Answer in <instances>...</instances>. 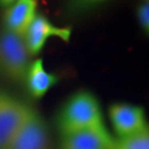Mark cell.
Segmentation results:
<instances>
[{"label":"cell","mask_w":149,"mask_h":149,"mask_svg":"<svg viewBox=\"0 0 149 149\" xmlns=\"http://www.w3.org/2000/svg\"><path fill=\"white\" fill-rule=\"evenodd\" d=\"M38 0H17L3 15L5 29L23 37L38 15Z\"/></svg>","instance_id":"9"},{"label":"cell","mask_w":149,"mask_h":149,"mask_svg":"<svg viewBox=\"0 0 149 149\" xmlns=\"http://www.w3.org/2000/svg\"><path fill=\"white\" fill-rule=\"evenodd\" d=\"M5 149H53L47 122L34 107L28 105Z\"/></svg>","instance_id":"3"},{"label":"cell","mask_w":149,"mask_h":149,"mask_svg":"<svg viewBox=\"0 0 149 149\" xmlns=\"http://www.w3.org/2000/svg\"><path fill=\"white\" fill-rule=\"evenodd\" d=\"M115 137L106 126L90 128L61 136L60 149H114Z\"/></svg>","instance_id":"7"},{"label":"cell","mask_w":149,"mask_h":149,"mask_svg":"<svg viewBox=\"0 0 149 149\" xmlns=\"http://www.w3.org/2000/svg\"><path fill=\"white\" fill-rule=\"evenodd\" d=\"M59 82V76L45 69L43 60L38 58L31 61L26 73L23 85L33 100H41Z\"/></svg>","instance_id":"8"},{"label":"cell","mask_w":149,"mask_h":149,"mask_svg":"<svg viewBox=\"0 0 149 149\" xmlns=\"http://www.w3.org/2000/svg\"><path fill=\"white\" fill-rule=\"evenodd\" d=\"M17 0H0V7H3V8H8L11 5H13Z\"/></svg>","instance_id":"13"},{"label":"cell","mask_w":149,"mask_h":149,"mask_svg":"<svg viewBox=\"0 0 149 149\" xmlns=\"http://www.w3.org/2000/svg\"><path fill=\"white\" fill-rule=\"evenodd\" d=\"M72 36L71 27H58L45 16L38 13L24 33V41L32 56L42 51L50 38H58L63 42H69Z\"/></svg>","instance_id":"5"},{"label":"cell","mask_w":149,"mask_h":149,"mask_svg":"<svg viewBox=\"0 0 149 149\" xmlns=\"http://www.w3.org/2000/svg\"><path fill=\"white\" fill-rule=\"evenodd\" d=\"M115 149H149V129L115 139Z\"/></svg>","instance_id":"10"},{"label":"cell","mask_w":149,"mask_h":149,"mask_svg":"<svg viewBox=\"0 0 149 149\" xmlns=\"http://www.w3.org/2000/svg\"><path fill=\"white\" fill-rule=\"evenodd\" d=\"M56 124L60 135L105 126L101 104L92 92H75L60 108Z\"/></svg>","instance_id":"1"},{"label":"cell","mask_w":149,"mask_h":149,"mask_svg":"<svg viewBox=\"0 0 149 149\" xmlns=\"http://www.w3.org/2000/svg\"><path fill=\"white\" fill-rule=\"evenodd\" d=\"M114 149H115V148H114Z\"/></svg>","instance_id":"15"},{"label":"cell","mask_w":149,"mask_h":149,"mask_svg":"<svg viewBox=\"0 0 149 149\" xmlns=\"http://www.w3.org/2000/svg\"><path fill=\"white\" fill-rule=\"evenodd\" d=\"M32 58L24 38L6 29L0 33V74L6 80L23 84Z\"/></svg>","instance_id":"2"},{"label":"cell","mask_w":149,"mask_h":149,"mask_svg":"<svg viewBox=\"0 0 149 149\" xmlns=\"http://www.w3.org/2000/svg\"><path fill=\"white\" fill-rule=\"evenodd\" d=\"M108 0H66V10L70 15L76 16L92 10Z\"/></svg>","instance_id":"11"},{"label":"cell","mask_w":149,"mask_h":149,"mask_svg":"<svg viewBox=\"0 0 149 149\" xmlns=\"http://www.w3.org/2000/svg\"><path fill=\"white\" fill-rule=\"evenodd\" d=\"M146 1H147V0H146Z\"/></svg>","instance_id":"14"},{"label":"cell","mask_w":149,"mask_h":149,"mask_svg":"<svg viewBox=\"0 0 149 149\" xmlns=\"http://www.w3.org/2000/svg\"><path fill=\"white\" fill-rule=\"evenodd\" d=\"M27 103L0 88V149H5L28 108Z\"/></svg>","instance_id":"6"},{"label":"cell","mask_w":149,"mask_h":149,"mask_svg":"<svg viewBox=\"0 0 149 149\" xmlns=\"http://www.w3.org/2000/svg\"><path fill=\"white\" fill-rule=\"evenodd\" d=\"M108 117L115 139L132 136L148 128L145 109L139 105L130 103H113L108 107Z\"/></svg>","instance_id":"4"},{"label":"cell","mask_w":149,"mask_h":149,"mask_svg":"<svg viewBox=\"0 0 149 149\" xmlns=\"http://www.w3.org/2000/svg\"><path fill=\"white\" fill-rule=\"evenodd\" d=\"M137 20L141 30L144 33L148 34L149 32V5L147 1H144L143 3L137 7Z\"/></svg>","instance_id":"12"}]
</instances>
